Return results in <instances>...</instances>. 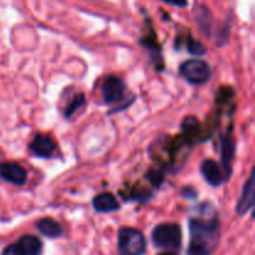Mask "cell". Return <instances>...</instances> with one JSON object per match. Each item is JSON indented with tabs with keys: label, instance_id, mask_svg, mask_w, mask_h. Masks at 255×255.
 Segmentation results:
<instances>
[{
	"label": "cell",
	"instance_id": "5bb4252c",
	"mask_svg": "<svg viewBox=\"0 0 255 255\" xmlns=\"http://www.w3.org/2000/svg\"><path fill=\"white\" fill-rule=\"evenodd\" d=\"M85 102H86V100H85L84 95L82 94L76 95V96L72 99V101L70 102L69 106L66 107V111H65V117H66V119H70V117H71L72 115H74L75 112L80 109V107L84 106Z\"/></svg>",
	"mask_w": 255,
	"mask_h": 255
},
{
	"label": "cell",
	"instance_id": "6da1fadb",
	"mask_svg": "<svg viewBox=\"0 0 255 255\" xmlns=\"http://www.w3.org/2000/svg\"><path fill=\"white\" fill-rule=\"evenodd\" d=\"M191 243L188 255H211L217 246L218 219L216 214L211 217H193L189 222Z\"/></svg>",
	"mask_w": 255,
	"mask_h": 255
},
{
	"label": "cell",
	"instance_id": "e0dca14e",
	"mask_svg": "<svg viewBox=\"0 0 255 255\" xmlns=\"http://www.w3.org/2000/svg\"><path fill=\"white\" fill-rule=\"evenodd\" d=\"M162 1L167 2L169 5H173V6H178V7H186L188 1L187 0H162Z\"/></svg>",
	"mask_w": 255,
	"mask_h": 255
},
{
	"label": "cell",
	"instance_id": "9c48e42d",
	"mask_svg": "<svg viewBox=\"0 0 255 255\" xmlns=\"http://www.w3.org/2000/svg\"><path fill=\"white\" fill-rule=\"evenodd\" d=\"M253 176H251L247 181V183L244 184L243 193H242L241 199L238 202V207H237V212L238 214L243 216V214L248 213L252 208H253L254 204V186H253Z\"/></svg>",
	"mask_w": 255,
	"mask_h": 255
},
{
	"label": "cell",
	"instance_id": "7a4b0ae2",
	"mask_svg": "<svg viewBox=\"0 0 255 255\" xmlns=\"http://www.w3.org/2000/svg\"><path fill=\"white\" fill-rule=\"evenodd\" d=\"M152 242L157 248L177 251L182 244V229L176 223H163L152 232Z\"/></svg>",
	"mask_w": 255,
	"mask_h": 255
},
{
	"label": "cell",
	"instance_id": "277c9868",
	"mask_svg": "<svg viewBox=\"0 0 255 255\" xmlns=\"http://www.w3.org/2000/svg\"><path fill=\"white\" fill-rule=\"evenodd\" d=\"M181 74L191 84L202 85L208 81L212 75V70L203 60L191 59L182 64Z\"/></svg>",
	"mask_w": 255,
	"mask_h": 255
},
{
	"label": "cell",
	"instance_id": "8992f818",
	"mask_svg": "<svg viewBox=\"0 0 255 255\" xmlns=\"http://www.w3.org/2000/svg\"><path fill=\"white\" fill-rule=\"evenodd\" d=\"M0 177L15 186H22L26 182V171L15 162H5L0 164Z\"/></svg>",
	"mask_w": 255,
	"mask_h": 255
},
{
	"label": "cell",
	"instance_id": "52a82bcc",
	"mask_svg": "<svg viewBox=\"0 0 255 255\" xmlns=\"http://www.w3.org/2000/svg\"><path fill=\"white\" fill-rule=\"evenodd\" d=\"M56 143L54 139L46 134L37 133L34 137L32 142L30 143V149L34 154L37 157H42V158H50L56 152Z\"/></svg>",
	"mask_w": 255,
	"mask_h": 255
},
{
	"label": "cell",
	"instance_id": "ba28073f",
	"mask_svg": "<svg viewBox=\"0 0 255 255\" xmlns=\"http://www.w3.org/2000/svg\"><path fill=\"white\" fill-rule=\"evenodd\" d=\"M201 172L203 174L204 179L208 182L211 186L218 187L223 183L224 174L218 164L213 159H206L201 164Z\"/></svg>",
	"mask_w": 255,
	"mask_h": 255
},
{
	"label": "cell",
	"instance_id": "3957f363",
	"mask_svg": "<svg viewBox=\"0 0 255 255\" xmlns=\"http://www.w3.org/2000/svg\"><path fill=\"white\" fill-rule=\"evenodd\" d=\"M146 251V239L138 229L124 227L119 232V252L121 255H142Z\"/></svg>",
	"mask_w": 255,
	"mask_h": 255
},
{
	"label": "cell",
	"instance_id": "4fadbf2b",
	"mask_svg": "<svg viewBox=\"0 0 255 255\" xmlns=\"http://www.w3.org/2000/svg\"><path fill=\"white\" fill-rule=\"evenodd\" d=\"M234 153L233 141L228 137L222 138V161H223L224 168L231 171V161Z\"/></svg>",
	"mask_w": 255,
	"mask_h": 255
},
{
	"label": "cell",
	"instance_id": "2e32d148",
	"mask_svg": "<svg viewBox=\"0 0 255 255\" xmlns=\"http://www.w3.org/2000/svg\"><path fill=\"white\" fill-rule=\"evenodd\" d=\"M2 255H25L19 244H10L2 251Z\"/></svg>",
	"mask_w": 255,
	"mask_h": 255
},
{
	"label": "cell",
	"instance_id": "9a60e30c",
	"mask_svg": "<svg viewBox=\"0 0 255 255\" xmlns=\"http://www.w3.org/2000/svg\"><path fill=\"white\" fill-rule=\"evenodd\" d=\"M187 47H188V51L193 55H203L206 52V49H204L203 45L199 41H197V40L189 39Z\"/></svg>",
	"mask_w": 255,
	"mask_h": 255
},
{
	"label": "cell",
	"instance_id": "7c38bea8",
	"mask_svg": "<svg viewBox=\"0 0 255 255\" xmlns=\"http://www.w3.org/2000/svg\"><path fill=\"white\" fill-rule=\"evenodd\" d=\"M17 244L22 249L25 255H41L42 243L37 237L35 236H24L19 239Z\"/></svg>",
	"mask_w": 255,
	"mask_h": 255
},
{
	"label": "cell",
	"instance_id": "ac0fdd59",
	"mask_svg": "<svg viewBox=\"0 0 255 255\" xmlns=\"http://www.w3.org/2000/svg\"><path fill=\"white\" fill-rule=\"evenodd\" d=\"M159 255H177V254H174V253H163V254H159Z\"/></svg>",
	"mask_w": 255,
	"mask_h": 255
},
{
	"label": "cell",
	"instance_id": "30bf717a",
	"mask_svg": "<svg viewBox=\"0 0 255 255\" xmlns=\"http://www.w3.org/2000/svg\"><path fill=\"white\" fill-rule=\"evenodd\" d=\"M94 208L99 213H111L120 208L119 202L111 193H101L94 198Z\"/></svg>",
	"mask_w": 255,
	"mask_h": 255
},
{
	"label": "cell",
	"instance_id": "8fae6325",
	"mask_svg": "<svg viewBox=\"0 0 255 255\" xmlns=\"http://www.w3.org/2000/svg\"><path fill=\"white\" fill-rule=\"evenodd\" d=\"M36 228L42 236L47 237V238H59L64 233L62 227L51 218H42L37 221Z\"/></svg>",
	"mask_w": 255,
	"mask_h": 255
},
{
	"label": "cell",
	"instance_id": "5b68a950",
	"mask_svg": "<svg viewBox=\"0 0 255 255\" xmlns=\"http://www.w3.org/2000/svg\"><path fill=\"white\" fill-rule=\"evenodd\" d=\"M126 92V84L124 80L116 76H109L102 86V97L106 104L111 105L120 101Z\"/></svg>",
	"mask_w": 255,
	"mask_h": 255
}]
</instances>
